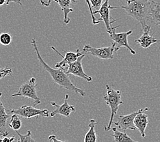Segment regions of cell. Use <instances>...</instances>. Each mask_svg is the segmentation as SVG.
<instances>
[{"label":"cell","mask_w":160,"mask_h":142,"mask_svg":"<svg viewBox=\"0 0 160 142\" xmlns=\"http://www.w3.org/2000/svg\"><path fill=\"white\" fill-rule=\"evenodd\" d=\"M144 112H142L138 114L134 120V125L142 137H146L145 130H146L148 124V115L144 114Z\"/></svg>","instance_id":"9a60e30c"},{"label":"cell","mask_w":160,"mask_h":142,"mask_svg":"<svg viewBox=\"0 0 160 142\" xmlns=\"http://www.w3.org/2000/svg\"><path fill=\"white\" fill-rule=\"evenodd\" d=\"M11 2L16 3H17V4L22 6V2H21V0H7L6 5H9L10 3H11Z\"/></svg>","instance_id":"83f0119b"},{"label":"cell","mask_w":160,"mask_h":142,"mask_svg":"<svg viewBox=\"0 0 160 142\" xmlns=\"http://www.w3.org/2000/svg\"><path fill=\"white\" fill-rule=\"evenodd\" d=\"M112 130H113V135H112V137H114V141L115 142H121V141H136L132 139L127 134L126 132H121L117 130L116 127H113L112 128Z\"/></svg>","instance_id":"d6986e66"},{"label":"cell","mask_w":160,"mask_h":142,"mask_svg":"<svg viewBox=\"0 0 160 142\" xmlns=\"http://www.w3.org/2000/svg\"><path fill=\"white\" fill-rule=\"evenodd\" d=\"M148 110V108L146 107L144 109H140L139 110L133 112L128 115H121L118 118V121L114 123L116 126H117L120 129L126 131L127 129L135 130L136 127L134 125V120L136 115L142 112H145Z\"/></svg>","instance_id":"30bf717a"},{"label":"cell","mask_w":160,"mask_h":142,"mask_svg":"<svg viewBox=\"0 0 160 142\" xmlns=\"http://www.w3.org/2000/svg\"><path fill=\"white\" fill-rule=\"evenodd\" d=\"M68 98H69L68 95L67 94V95L65 96L64 103L61 105H58L55 101L50 102V104L52 105V106L55 107V109L51 112L50 114L51 117H53V116L58 114V115L64 116V117L68 118L69 116H70L71 113L75 111V108L73 105L68 104Z\"/></svg>","instance_id":"8fae6325"},{"label":"cell","mask_w":160,"mask_h":142,"mask_svg":"<svg viewBox=\"0 0 160 142\" xmlns=\"http://www.w3.org/2000/svg\"><path fill=\"white\" fill-rule=\"evenodd\" d=\"M36 86H37V82H36V78L32 77L28 82L23 83L19 87V91L12 94L11 96H21L30 98L34 100V106H36L41 103V101L36 93Z\"/></svg>","instance_id":"277c9868"},{"label":"cell","mask_w":160,"mask_h":142,"mask_svg":"<svg viewBox=\"0 0 160 142\" xmlns=\"http://www.w3.org/2000/svg\"><path fill=\"white\" fill-rule=\"evenodd\" d=\"M48 140L49 141H53V142H55V141H63L57 139L56 135H50L49 137V138H48Z\"/></svg>","instance_id":"f1b7e54d"},{"label":"cell","mask_w":160,"mask_h":142,"mask_svg":"<svg viewBox=\"0 0 160 142\" xmlns=\"http://www.w3.org/2000/svg\"><path fill=\"white\" fill-rule=\"evenodd\" d=\"M85 57V54L83 53L81 55L78 59L74 62L70 63L68 64L66 67L63 68L66 71L67 73L69 75H72L79 78H82L85 80L86 82H91L92 81V78L91 76L87 75L83 71L82 66V60Z\"/></svg>","instance_id":"ba28073f"},{"label":"cell","mask_w":160,"mask_h":142,"mask_svg":"<svg viewBox=\"0 0 160 142\" xmlns=\"http://www.w3.org/2000/svg\"><path fill=\"white\" fill-rule=\"evenodd\" d=\"M151 26L148 25L147 27H145L144 30H142V35L139 38L136 40L135 41L136 43L139 44L141 47H142L143 49H148L151 45H154V44L160 42V40L156 39L151 34Z\"/></svg>","instance_id":"4fadbf2b"},{"label":"cell","mask_w":160,"mask_h":142,"mask_svg":"<svg viewBox=\"0 0 160 142\" xmlns=\"http://www.w3.org/2000/svg\"><path fill=\"white\" fill-rule=\"evenodd\" d=\"M16 140V138L14 136L12 137H2V138H0V142H12Z\"/></svg>","instance_id":"484cf974"},{"label":"cell","mask_w":160,"mask_h":142,"mask_svg":"<svg viewBox=\"0 0 160 142\" xmlns=\"http://www.w3.org/2000/svg\"><path fill=\"white\" fill-rule=\"evenodd\" d=\"M9 75L10 76L12 75V71L11 68H10L8 67L0 68V80L6 77V76H9Z\"/></svg>","instance_id":"cb8c5ba5"},{"label":"cell","mask_w":160,"mask_h":142,"mask_svg":"<svg viewBox=\"0 0 160 142\" xmlns=\"http://www.w3.org/2000/svg\"><path fill=\"white\" fill-rule=\"evenodd\" d=\"M72 2H73L74 3H76L78 2V0H72Z\"/></svg>","instance_id":"4dcf8cb0"},{"label":"cell","mask_w":160,"mask_h":142,"mask_svg":"<svg viewBox=\"0 0 160 142\" xmlns=\"http://www.w3.org/2000/svg\"><path fill=\"white\" fill-rule=\"evenodd\" d=\"M31 44L32 46L34 47L40 66L50 75L54 83L59 86L61 88L72 91V92H74L76 94H80L82 96H85L84 91L74 85V83L71 81V79L69 78L68 75L64 69L61 68H58L56 69L53 68L45 62L39 53L37 42H36L34 38L32 39Z\"/></svg>","instance_id":"6da1fadb"},{"label":"cell","mask_w":160,"mask_h":142,"mask_svg":"<svg viewBox=\"0 0 160 142\" xmlns=\"http://www.w3.org/2000/svg\"><path fill=\"white\" fill-rule=\"evenodd\" d=\"M53 51H54L58 55H59V56H60L62 58V61H59V62H58L55 65V67L56 68H64L65 67L67 66L68 64H69L70 63L72 62H74L76 60L78 59V57L82 55L83 53V51L81 52L79 51V49H77V52L76 53H73V52H65V56H63L56 49V47H51Z\"/></svg>","instance_id":"7c38bea8"},{"label":"cell","mask_w":160,"mask_h":142,"mask_svg":"<svg viewBox=\"0 0 160 142\" xmlns=\"http://www.w3.org/2000/svg\"><path fill=\"white\" fill-rule=\"evenodd\" d=\"M2 93L0 92V136L7 137L9 135L7 130V120L9 118V114L6 112V109L3 106L1 100Z\"/></svg>","instance_id":"5bb4252c"},{"label":"cell","mask_w":160,"mask_h":142,"mask_svg":"<svg viewBox=\"0 0 160 142\" xmlns=\"http://www.w3.org/2000/svg\"><path fill=\"white\" fill-rule=\"evenodd\" d=\"M7 0H0V6H2L5 4H6Z\"/></svg>","instance_id":"f546056e"},{"label":"cell","mask_w":160,"mask_h":142,"mask_svg":"<svg viewBox=\"0 0 160 142\" xmlns=\"http://www.w3.org/2000/svg\"><path fill=\"white\" fill-rule=\"evenodd\" d=\"M21 116L16 114H12L11 120L9 124V127L14 130H19L22 126V122L20 118Z\"/></svg>","instance_id":"ffe728a7"},{"label":"cell","mask_w":160,"mask_h":142,"mask_svg":"<svg viewBox=\"0 0 160 142\" xmlns=\"http://www.w3.org/2000/svg\"><path fill=\"white\" fill-rule=\"evenodd\" d=\"M95 120H91L88 124L89 130L86 133L84 137V142H96L97 141V136L95 131V126L97 125Z\"/></svg>","instance_id":"ac0fdd59"},{"label":"cell","mask_w":160,"mask_h":142,"mask_svg":"<svg viewBox=\"0 0 160 142\" xmlns=\"http://www.w3.org/2000/svg\"><path fill=\"white\" fill-rule=\"evenodd\" d=\"M56 2L62 9L64 14V23L67 25L71 21V19L68 14L71 12H73V9L71 8V3L72 0H53Z\"/></svg>","instance_id":"2e32d148"},{"label":"cell","mask_w":160,"mask_h":142,"mask_svg":"<svg viewBox=\"0 0 160 142\" xmlns=\"http://www.w3.org/2000/svg\"><path fill=\"white\" fill-rule=\"evenodd\" d=\"M52 0H40V2L42 4V6L45 7H49L52 3Z\"/></svg>","instance_id":"4316f807"},{"label":"cell","mask_w":160,"mask_h":142,"mask_svg":"<svg viewBox=\"0 0 160 142\" xmlns=\"http://www.w3.org/2000/svg\"><path fill=\"white\" fill-rule=\"evenodd\" d=\"M12 41V37L8 32L0 33V44L3 46L10 45Z\"/></svg>","instance_id":"44dd1931"},{"label":"cell","mask_w":160,"mask_h":142,"mask_svg":"<svg viewBox=\"0 0 160 142\" xmlns=\"http://www.w3.org/2000/svg\"><path fill=\"white\" fill-rule=\"evenodd\" d=\"M119 27V25L116 27H114L112 29V32L110 34V36L111 39L113 41V43L116 47V52L121 48V47H125L128 49L132 55H135L136 52L135 51L132 47L129 45L128 42V37L129 36L132 34V30H129L127 32H122V33H116V30Z\"/></svg>","instance_id":"8992f818"},{"label":"cell","mask_w":160,"mask_h":142,"mask_svg":"<svg viewBox=\"0 0 160 142\" xmlns=\"http://www.w3.org/2000/svg\"><path fill=\"white\" fill-rule=\"evenodd\" d=\"M7 113L10 114H16L19 115L21 117L30 119L33 117H49L50 115L49 111L47 109H36L34 106H29V105H23V106L18 108L17 109H11V110H8Z\"/></svg>","instance_id":"5b68a950"},{"label":"cell","mask_w":160,"mask_h":142,"mask_svg":"<svg viewBox=\"0 0 160 142\" xmlns=\"http://www.w3.org/2000/svg\"><path fill=\"white\" fill-rule=\"evenodd\" d=\"M86 2L87 3V5L88 6V8L90 10V15H91V18H92V23L93 25H98L99 23H100L101 19H97V18L94 17V14H93V10L92 8V6L91 4H90V0H86Z\"/></svg>","instance_id":"603a6c76"},{"label":"cell","mask_w":160,"mask_h":142,"mask_svg":"<svg viewBox=\"0 0 160 142\" xmlns=\"http://www.w3.org/2000/svg\"><path fill=\"white\" fill-rule=\"evenodd\" d=\"M17 134L19 137V140H18L17 141L19 142H35V140L32 137V133L30 130H28L27 134L22 135L18 132V130H15Z\"/></svg>","instance_id":"7402d4cb"},{"label":"cell","mask_w":160,"mask_h":142,"mask_svg":"<svg viewBox=\"0 0 160 142\" xmlns=\"http://www.w3.org/2000/svg\"><path fill=\"white\" fill-rule=\"evenodd\" d=\"M127 5L117 6V8L123 9L128 16L133 17L139 23L142 30L147 27L149 11L151 0H126Z\"/></svg>","instance_id":"7a4b0ae2"},{"label":"cell","mask_w":160,"mask_h":142,"mask_svg":"<svg viewBox=\"0 0 160 142\" xmlns=\"http://www.w3.org/2000/svg\"><path fill=\"white\" fill-rule=\"evenodd\" d=\"M112 9H117V6H112L109 5V0H105V2L102 3L101 8L93 12L94 14H99L101 16V19L102 21L104 24L105 28H106V31L109 34L112 32V29L114 27H112V24H113L116 19H114L110 17V10Z\"/></svg>","instance_id":"9c48e42d"},{"label":"cell","mask_w":160,"mask_h":142,"mask_svg":"<svg viewBox=\"0 0 160 142\" xmlns=\"http://www.w3.org/2000/svg\"><path fill=\"white\" fill-rule=\"evenodd\" d=\"M83 51L90 53L92 56L104 60H113L114 54L116 53V47L114 43H112V45L110 47H101V48H95V47L86 45L83 47Z\"/></svg>","instance_id":"52a82bcc"},{"label":"cell","mask_w":160,"mask_h":142,"mask_svg":"<svg viewBox=\"0 0 160 142\" xmlns=\"http://www.w3.org/2000/svg\"><path fill=\"white\" fill-rule=\"evenodd\" d=\"M105 87H106L107 92L103 96V100H105V103L110 107L111 115L108 126L105 127V130L109 131L112 129V123H113L114 116L117 114L119 106L124 103L121 99V91L114 90L108 85H106Z\"/></svg>","instance_id":"3957f363"},{"label":"cell","mask_w":160,"mask_h":142,"mask_svg":"<svg viewBox=\"0 0 160 142\" xmlns=\"http://www.w3.org/2000/svg\"><path fill=\"white\" fill-rule=\"evenodd\" d=\"M102 2L103 0H90L93 12L99 10L101 8V5H102Z\"/></svg>","instance_id":"d4e9b609"},{"label":"cell","mask_w":160,"mask_h":142,"mask_svg":"<svg viewBox=\"0 0 160 142\" xmlns=\"http://www.w3.org/2000/svg\"><path fill=\"white\" fill-rule=\"evenodd\" d=\"M148 19H150L156 25H160V3L152 1Z\"/></svg>","instance_id":"e0dca14e"}]
</instances>
